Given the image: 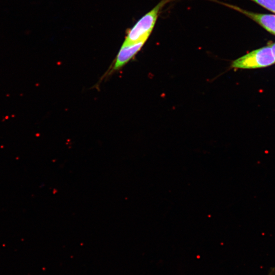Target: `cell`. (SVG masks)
Returning <instances> with one entry per match:
<instances>
[{
  "label": "cell",
  "mask_w": 275,
  "mask_h": 275,
  "mask_svg": "<svg viewBox=\"0 0 275 275\" xmlns=\"http://www.w3.org/2000/svg\"><path fill=\"white\" fill-rule=\"evenodd\" d=\"M265 8L275 13V0H252Z\"/></svg>",
  "instance_id": "5"
},
{
  "label": "cell",
  "mask_w": 275,
  "mask_h": 275,
  "mask_svg": "<svg viewBox=\"0 0 275 275\" xmlns=\"http://www.w3.org/2000/svg\"><path fill=\"white\" fill-rule=\"evenodd\" d=\"M219 3L244 14L260 24L267 31L275 35V15L255 13L244 10L237 6L222 2Z\"/></svg>",
  "instance_id": "4"
},
{
  "label": "cell",
  "mask_w": 275,
  "mask_h": 275,
  "mask_svg": "<svg viewBox=\"0 0 275 275\" xmlns=\"http://www.w3.org/2000/svg\"><path fill=\"white\" fill-rule=\"evenodd\" d=\"M147 40L133 43L124 42L115 59L113 71L118 70L127 64L141 50Z\"/></svg>",
  "instance_id": "3"
},
{
  "label": "cell",
  "mask_w": 275,
  "mask_h": 275,
  "mask_svg": "<svg viewBox=\"0 0 275 275\" xmlns=\"http://www.w3.org/2000/svg\"><path fill=\"white\" fill-rule=\"evenodd\" d=\"M270 47L271 48L272 54L275 58V43L270 45Z\"/></svg>",
  "instance_id": "6"
},
{
  "label": "cell",
  "mask_w": 275,
  "mask_h": 275,
  "mask_svg": "<svg viewBox=\"0 0 275 275\" xmlns=\"http://www.w3.org/2000/svg\"><path fill=\"white\" fill-rule=\"evenodd\" d=\"M172 0H161L151 10L142 16L126 33L124 42L133 43L147 40L153 30L161 9Z\"/></svg>",
  "instance_id": "1"
},
{
  "label": "cell",
  "mask_w": 275,
  "mask_h": 275,
  "mask_svg": "<svg viewBox=\"0 0 275 275\" xmlns=\"http://www.w3.org/2000/svg\"><path fill=\"white\" fill-rule=\"evenodd\" d=\"M275 63V58L270 46L253 50L234 60L231 66L234 68L255 69Z\"/></svg>",
  "instance_id": "2"
}]
</instances>
